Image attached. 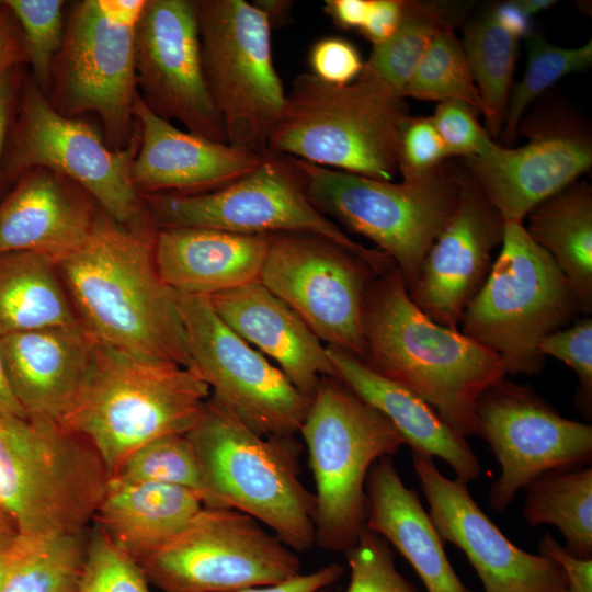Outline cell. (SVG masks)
Returning <instances> with one entry per match:
<instances>
[{
	"mask_svg": "<svg viewBox=\"0 0 592 592\" xmlns=\"http://www.w3.org/2000/svg\"><path fill=\"white\" fill-rule=\"evenodd\" d=\"M156 231L149 223L128 227L99 215L88 240L58 269L80 322L98 341L192 367L174 292L156 265Z\"/></svg>",
	"mask_w": 592,
	"mask_h": 592,
	"instance_id": "cell-1",
	"label": "cell"
},
{
	"mask_svg": "<svg viewBox=\"0 0 592 592\" xmlns=\"http://www.w3.org/2000/svg\"><path fill=\"white\" fill-rule=\"evenodd\" d=\"M363 332L371 369L418 395L462 436L476 434L479 397L506 375L498 354L429 318L396 266L367 286Z\"/></svg>",
	"mask_w": 592,
	"mask_h": 592,
	"instance_id": "cell-2",
	"label": "cell"
},
{
	"mask_svg": "<svg viewBox=\"0 0 592 592\" xmlns=\"http://www.w3.org/2000/svg\"><path fill=\"white\" fill-rule=\"evenodd\" d=\"M109 480L99 453L78 433L0 417V532L39 538L87 531Z\"/></svg>",
	"mask_w": 592,
	"mask_h": 592,
	"instance_id": "cell-3",
	"label": "cell"
},
{
	"mask_svg": "<svg viewBox=\"0 0 592 592\" xmlns=\"http://www.w3.org/2000/svg\"><path fill=\"white\" fill-rule=\"evenodd\" d=\"M209 397L192 367L140 358L98 341L88 380L61 424L91 443L112 476L143 445L186 434Z\"/></svg>",
	"mask_w": 592,
	"mask_h": 592,
	"instance_id": "cell-4",
	"label": "cell"
},
{
	"mask_svg": "<svg viewBox=\"0 0 592 592\" xmlns=\"http://www.w3.org/2000/svg\"><path fill=\"white\" fill-rule=\"evenodd\" d=\"M409 116L405 99L374 79L360 76L332 86L301 73L286 94L266 148L319 167L392 181Z\"/></svg>",
	"mask_w": 592,
	"mask_h": 592,
	"instance_id": "cell-5",
	"label": "cell"
},
{
	"mask_svg": "<svg viewBox=\"0 0 592 592\" xmlns=\"http://www.w3.org/2000/svg\"><path fill=\"white\" fill-rule=\"evenodd\" d=\"M186 436L218 506L252 516L295 551L316 544V497L299 478L293 437L253 432L212 396Z\"/></svg>",
	"mask_w": 592,
	"mask_h": 592,
	"instance_id": "cell-6",
	"label": "cell"
},
{
	"mask_svg": "<svg viewBox=\"0 0 592 592\" xmlns=\"http://www.w3.org/2000/svg\"><path fill=\"white\" fill-rule=\"evenodd\" d=\"M293 161L311 203L328 218L376 243L409 289L456 208L465 168L445 161L420 178L394 183Z\"/></svg>",
	"mask_w": 592,
	"mask_h": 592,
	"instance_id": "cell-7",
	"label": "cell"
},
{
	"mask_svg": "<svg viewBox=\"0 0 592 592\" xmlns=\"http://www.w3.org/2000/svg\"><path fill=\"white\" fill-rule=\"evenodd\" d=\"M299 432L316 482V543L345 553L366 528L371 467L405 441L380 412L332 376L320 379Z\"/></svg>",
	"mask_w": 592,
	"mask_h": 592,
	"instance_id": "cell-8",
	"label": "cell"
},
{
	"mask_svg": "<svg viewBox=\"0 0 592 592\" xmlns=\"http://www.w3.org/2000/svg\"><path fill=\"white\" fill-rule=\"evenodd\" d=\"M580 314L553 258L531 239L524 223L505 221L500 253L459 330L498 354L506 374L536 375L546 358L539 342Z\"/></svg>",
	"mask_w": 592,
	"mask_h": 592,
	"instance_id": "cell-9",
	"label": "cell"
},
{
	"mask_svg": "<svg viewBox=\"0 0 592 592\" xmlns=\"http://www.w3.org/2000/svg\"><path fill=\"white\" fill-rule=\"evenodd\" d=\"M145 2H75L53 68L54 107L68 117L98 115L113 149L127 147L137 132L135 29Z\"/></svg>",
	"mask_w": 592,
	"mask_h": 592,
	"instance_id": "cell-10",
	"label": "cell"
},
{
	"mask_svg": "<svg viewBox=\"0 0 592 592\" xmlns=\"http://www.w3.org/2000/svg\"><path fill=\"white\" fill-rule=\"evenodd\" d=\"M146 197L151 218L159 228L202 227L250 235H317L363 260L376 275L395 266L387 254L353 240L311 203L304 177L289 156L267 150L252 172L213 192Z\"/></svg>",
	"mask_w": 592,
	"mask_h": 592,
	"instance_id": "cell-11",
	"label": "cell"
},
{
	"mask_svg": "<svg viewBox=\"0 0 592 592\" xmlns=\"http://www.w3.org/2000/svg\"><path fill=\"white\" fill-rule=\"evenodd\" d=\"M139 141L137 126L127 147L111 148L103 133L59 113L33 79H26L8 138L3 174L19 179L32 169H48L81 187L117 224L137 227L148 224L130 173Z\"/></svg>",
	"mask_w": 592,
	"mask_h": 592,
	"instance_id": "cell-12",
	"label": "cell"
},
{
	"mask_svg": "<svg viewBox=\"0 0 592 592\" xmlns=\"http://www.w3.org/2000/svg\"><path fill=\"white\" fill-rule=\"evenodd\" d=\"M195 2L204 75L227 143L263 155L286 101L273 64L271 25L246 0Z\"/></svg>",
	"mask_w": 592,
	"mask_h": 592,
	"instance_id": "cell-13",
	"label": "cell"
},
{
	"mask_svg": "<svg viewBox=\"0 0 592 592\" xmlns=\"http://www.w3.org/2000/svg\"><path fill=\"white\" fill-rule=\"evenodd\" d=\"M161 592H238L280 584L300 574L296 551L252 516L203 506L186 526L140 561Z\"/></svg>",
	"mask_w": 592,
	"mask_h": 592,
	"instance_id": "cell-14",
	"label": "cell"
},
{
	"mask_svg": "<svg viewBox=\"0 0 592 592\" xmlns=\"http://www.w3.org/2000/svg\"><path fill=\"white\" fill-rule=\"evenodd\" d=\"M174 295L192 368L210 396L262 436L293 437L299 432L311 398L232 331L208 297Z\"/></svg>",
	"mask_w": 592,
	"mask_h": 592,
	"instance_id": "cell-15",
	"label": "cell"
},
{
	"mask_svg": "<svg viewBox=\"0 0 592 592\" xmlns=\"http://www.w3.org/2000/svg\"><path fill=\"white\" fill-rule=\"evenodd\" d=\"M375 272L333 241L309 234H276L260 283L285 301L321 342L362 362L364 297Z\"/></svg>",
	"mask_w": 592,
	"mask_h": 592,
	"instance_id": "cell-16",
	"label": "cell"
},
{
	"mask_svg": "<svg viewBox=\"0 0 592 592\" xmlns=\"http://www.w3.org/2000/svg\"><path fill=\"white\" fill-rule=\"evenodd\" d=\"M475 417V435L486 440L501 467L489 492L498 512L542 475L591 464L592 426L562 417L526 385L494 383L479 397Z\"/></svg>",
	"mask_w": 592,
	"mask_h": 592,
	"instance_id": "cell-17",
	"label": "cell"
},
{
	"mask_svg": "<svg viewBox=\"0 0 592 592\" xmlns=\"http://www.w3.org/2000/svg\"><path fill=\"white\" fill-rule=\"evenodd\" d=\"M135 68L139 94L152 112L227 143L204 75L195 1L146 0L135 29Z\"/></svg>",
	"mask_w": 592,
	"mask_h": 592,
	"instance_id": "cell-18",
	"label": "cell"
},
{
	"mask_svg": "<svg viewBox=\"0 0 592 592\" xmlns=\"http://www.w3.org/2000/svg\"><path fill=\"white\" fill-rule=\"evenodd\" d=\"M412 464L429 504V516L444 542L466 555L485 592H569L562 568L543 554L509 540L480 510L457 479L446 478L433 458L412 454Z\"/></svg>",
	"mask_w": 592,
	"mask_h": 592,
	"instance_id": "cell-19",
	"label": "cell"
},
{
	"mask_svg": "<svg viewBox=\"0 0 592 592\" xmlns=\"http://www.w3.org/2000/svg\"><path fill=\"white\" fill-rule=\"evenodd\" d=\"M519 147L492 141L465 159V168L504 221L524 223L538 204L563 190L592 166L588 133L568 119L533 123Z\"/></svg>",
	"mask_w": 592,
	"mask_h": 592,
	"instance_id": "cell-20",
	"label": "cell"
},
{
	"mask_svg": "<svg viewBox=\"0 0 592 592\" xmlns=\"http://www.w3.org/2000/svg\"><path fill=\"white\" fill-rule=\"evenodd\" d=\"M504 228V219L465 168L456 208L407 289L412 301L433 321L459 329L466 307L491 270Z\"/></svg>",
	"mask_w": 592,
	"mask_h": 592,
	"instance_id": "cell-21",
	"label": "cell"
},
{
	"mask_svg": "<svg viewBox=\"0 0 592 592\" xmlns=\"http://www.w3.org/2000/svg\"><path fill=\"white\" fill-rule=\"evenodd\" d=\"M133 115L140 141L130 173L140 195L213 192L236 182L262 162L264 153L177 128L152 112L139 92Z\"/></svg>",
	"mask_w": 592,
	"mask_h": 592,
	"instance_id": "cell-22",
	"label": "cell"
},
{
	"mask_svg": "<svg viewBox=\"0 0 592 592\" xmlns=\"http://www.w3.org/2000/svg\"><path fill=\"white\" fill-rule=\"evenodd\" d=\"M96 345L81 322L0 338L9 386L29 418L62 423L88 380Z\"/></svg>",
	"mask_w": 592,
	"mask_h": 592,
	"instance_id": "cell-23",
	"label": "cell"
},
{
	"mask_svg": "<svg viewBox=\"0 0 592 592\" xmlns=\"http://www.w3.org/2000/svg\"><path fill=\"white\" fill-rule=\"evenodd\" d=\"M92 205L65 177L44 168L27 171L0 204V254L34 251L60 260L91 236L99 218Z\"/></svg>",
	"mask_w": 592,
	"mask_h": 592,
	"instance_id": "cell-24",
	"label": "cell"
},
{
	"mask_svg": "<svg viewBox=\"0 0 592 592\" xmlns=\"http://www.w3.org/2000/svg\"><path fill=\"white\" fill-rule=\"evenodd\" d=\"M220 319L311 398L320 379L335 376L319 338L285 301L254 282L208 297Z\"/></svg>",
	"mask_w": 592,
	"mask_h": 592,
	"instance_id": "cell-25",
	"label": "cell"
},
{
	"mask_svg": "<svg viewBox=\"0 0 592 592\" xmlns=\"http://www.w3.org/2000/svg\"><path fill=\"white\" fill-rule=\"evenodd\" d=\"M273 235L202 227L156 231L155 260L173 292L210 297L260 281Z\"/></svg>",
	"mask_w": 592,
	"mask_h": 592,
	"instance_id": "cell-26",
	"label": "cell"
},
{
	"mask_svg": "<svg viewBox=\"0 0 592 592\" xmlns=\"http://www.w3.org/2000/svg\"><path fill=\"white\" fill-rule=\"evenodd\" d=\"M327 349L334 377L380 412L413 453L441 458L465 485L479 478L480 464L466 437L453 430L434 408L355 356L335 348Z\"/></svg>",
	"mask_w": 592,
	"mask_h": 592,
	"instance_id": "cell-27",
	"label": "cell"
},
{
	"mask_svg": "<svg viewBox=\"0 0 592 592\" xmlns=\"http://www.w3.org/2000/svg\"><path fill=\"white\" fill-rule=\"evenodd\" d=\"M366 528L390 543L414 569L428 592H473L452 567L444 540L413 489L406 487L390 457L369 469Z\"/></svg>",
	"mask_w": 592,
	"mask_h": 592,
	"instance_id": "cell-28",
	"label": "cell"
},
{
	"mask_svg": "<svg viewBox=\"0 0 592 592\" xmlns=\"http://www.w3.org/2000/svg\"><path fill=\"white\" fill-rule=\"evenodd\" d=\"M203 506L202 499L185 488L110 477L92 522L139 563L179 534Z\"/></svg>",
	"mask_w": 592,
	"mask_h": 592,
	"instance_id": "cell-29",
	"label": "cell"
},
{
	"mask_svg": "<svg viewBox=\"0 0 592 592\" xmlns=\"http://www.w3.org/2000/svg\"><path fill=\"white\" fill-rule=\"evenodd\" d=\"M524 228L566 277L583 316L592 312V189L576 181L535 206Z\"/></svg>",
	"mask_w": 592,
	"mask_h": 592,
	"instance_id": "cell-30",
	"label": "cell"
},
{
	"mask_svg": "<svg viewBox=\"0 0 592 592\" xmlns=\"http://www.w3.org/2000/svg\"><path fill=\"white\" fill-rule=\"evenodd\" d=\"M79 322L55 259L34 251L0 254V338Z\"/></svg>",
	"mask_w": 592,
	"mask_h": 592,
	"instance_id": "cell-31",
	"label": "cell"
},
{
	"mask_svg": "<svg viewBox=\"0 0 592 592\" xmlns=\"http://www.w3.org/2000/svg\"><path fill=\"white\" fill-rule=\"evenodd\" d=\"M524 489L522 514L527 525H555L568 554L592 558L591 466L544 474Z\"/></svg>",
	"mask_w": 592,
	"mask_h": 592,
	"instance_id": "cell-32",
	"label": "cell"
},
{
	"mask_svg": "<svg viewBox=\"0 0 592 592\" xmlns=\"http://www.w3.org/2000/svg\"><path fill=\"white\" fill-rule=\"evenodd\" d=\"M482 102L486 130L501 135L519 52V39L493 20L490 11L469 21L460 41Z\"/></svg>",
	"mask_w": 592,
	"mask_h": 592,
	"instance_id": "cell-33",
	"label": "cell"
},
{
	"mask_svg": "<svg viewBox=\"0 0 592 592\" xmlns=\"http://www.w3.org/2000/svg\"><path fill=\"white\" fill-rule=\"evenodd\" d=\"M456 21L444 4L405 0L396 31L373 46L360 76L376 80L403 99L405 89L434 36Z\"/></svg>",
	"mask_w": 592,
	"mask_h": 592,
	"instance_id": "cell-34",
	"label": "cell"
},
{
	"mask_svg": "<svg viewBox=\"0 0 592 592\" xmlns=\"http://www.w3.org/2000/svg\"><path fill=\"white\" fill-rule=\"evenodd\" d=\"M88 533L19 538L16 557L1 592H76Z\"/></svg>",
	"mask_w": 592,
	"mask_h": 592,
	"instance_id": "cell-35",
	"label": "cell"
},
{
	"mask_svg": "<svg viewBox=\"0 0 592 592\" xmlns=\"http://www.w3.org/2000/svg\"><path fill=\"white\" fill-rule=\"evenodd\" d=\"M526 67L511 90L501 135L504 143L515 140L528 106L563 77L587 69L592 62V41L578 47L557 46L538 33L525 37Z\"/></svg>",
	"mask_w": 592,
	"mask_h": 592,
	"instance_id": "cell-36",
	"label": "cell"
},
{
	"mask_svg": "<svg viewBox=\"0 0 592 592\" xmlns=\"http://www.w3.org/2000/svg\"><path fill=\"white\" fill-rule=\"evenodd\" d=\"M454 27L446 26L434 36L405 89L403 99L457 101L482 114V102Z\"/></svg>",
	"mask_w": 592,
	"mask_h": 592,
	"instance_id": "cell-37",
	"label": "cell"
},
{
	"mask_svg": "<svg viewBox=\"0 0 592 592\" xmlns=\"http://www.w3.org/2000/svg\"><path fill=\"white\" fill-rule=\"evenodd\" d=\"M124 481L156 482L195 492L204 506L221 508L209 492L186 434L156 439L133 452L111 476Z\"/></svg>",
	"mask_w": 592,
	"mask_h": 592,
	"instance_id": "cell-38",
	"label": "cell"
},
{
	"mask_svg": "<svg viewBox=\"0 0 592 592\" xmlns=\"http://www.w3.org/2000/svg\"><path fill=\"white\" fill-rule=\"evenodd\" d=\"M15 19L33 81L46 94L55 60L61 49L66 22L62 0L0 1Z\"/></svg>",
	"mask_w": 592,
	"mask_h": 592,
	"instance_id": "cell-39",
	"label": "cell"
},
{
	"mask_svg": "<svg viewBox=\"0 0 592 592\" xmlns=\"http://www.w3.org/2000/svg\"><path fill=\"white\" fill-rule=\"evenodd\" d=\"M148 584L139 565L94 524L76 592H150Z\"/></svg>",
	"mask_w": 592,
	"mask_h": 592,
	"instance_id": "cell-40",
	"label": "cell"
},
{
	"mask_svg": "<svg viewBox=\"0 0 592 592\" xmlns=\"http://www.w3.org/2000/svg\"><path fill=\"white\" fill-rule=\"evenodd\" d=\"M345 557L350 582L345 592H419L396 567L389 543L365 528Z\"/></svg>",
	"mask_w": 592,
	"mask_h": 592,
	"instance_id": "cell-41",
	"label": "cell"
},
{
	"mask_svg": "<svg viewBox=\"0 0 592 592\" xmlns=\"http://www.w3.org/2000/svg\"><path fill=\"white\" fill-rule=\"evenodd\" d=\"M543 356H551L570 367L579 386L576 408L585 419L592 417V319L583 316L571 326L545 337L538 344Z\"/></svg>",
	"mask_w": 592,
	"mask_h": 592,
	"instance_id": "cell-42",
	"label": "cell"
},
{
	"mask_svg": "<svg viewBox=\"0 0 592 592\" xmlns=\"http://www.w3.org/2000/svg\"><path fill=\"white\" fill-rule=\"evenodd\" d=\"M449 158L432 118L409 116L399 144L398 171L402 181L420 178Z\"/></svg>",
	"mask_w": 592,
	"mask_h": 592,
	"instance_id": "cell-43",
	"label": "cell"
},
{
	"mask_svg": "<svg viewBox=\"0 0 592 592\" xmlns=\"http://www.w3.org/2000/svg\"><path fill=\"white\" fill-rule=\"evenodd\" d=\"M477 114L463 102L437 104L431 118L451 157L470 158L494 141L478 122Z\"/></svg>",
	"mask_w": 592,
	"mask_h": 592,
	"instance_id": "cell-44",
	"label": "cell"
},
{
	"mask_svg": "<svg viewBox=\"0 0 592 592\" xmlns=\"http://www.w3.org/2000/svg\"><path fill=\"white\" fill-rule=\"evenodd\" d=\"M308 61L319 80L332 86H345L355 81L364 67L356 46L339 36L322 37L309 50Z\"/></svg>",
	"mask_w": 592,
	"mask_h": 592,
	"instance_id": "cell-45",
	"label": "cell"
},
{
	"mask_svg": "<svg viewBox=\"0 0 592 592\" xmlns=\"http://www.w3.org/2000/svg\"><path fill=\"white\" fill-rule=\"evenodd\" d=\"M539 554L554 559L563 570L569 592H592V558H577L547 532L538 544Z\"/></svg>",
	"mask_w": 592,
	"mask_h": 592,
	"instance_id": "cell-46",
	"label": "cell"
},
{
	"mask_svg": "<svg viewBox=\"0 0 592 592\" xmlns=\"http://www.w3.org/2000/svg\"><path fill=\"white\" fill-rule=\"evenodd\" d=\"M405 0H371L369 10L358 32L376 46L396 31L403 12Z\"/></svg>",
	"mask_w": 592,
	"mask_h": 592,
	"instance_id": "cell-47",
	"label": "cell"
},
{
	"mask_svg": "<svg viewBox=\"0 0 592 592\" xmlns=\"http://www.w3.org/2000/svg\"><path fill=\"white\" fill-rule=\"evenodd\" d=\"M344 568L337 563H328L316 571L298 574L295 578L275 585L259 587L238 592H329L342 577Z\"/></svg>",
	"mask_w": 592,
	"mask_h": 592,
	"instance_id": "cell-48",
	"label": "cell"
},
{
	"mask_svg": "<svg viewBox=\"0 0 592 592\" xmlns=\"http://www.w3.org/2000/svg\"><path fill=\"white\" fill-rule=\"evenodd\" d=\"M19 68L20 65H15L0 70V181L13 112L16 110L22 84Z\"/></svg>",
	"mask_w": 592,
	"mask_h": 592,
	"instance_id": "cell-49",
	"label": "cell"
},
{
	"mask_svg": "<svg viewBox=\"0 0 592 592\" xmlns=\"http://www.w3.org/2000/svg\"><path fill=\"white\" fill-rule=\"evenodd\" d=\"M26 62L20 27L0 2V70Z\"/></svg>",
	"mask_w": 592,
	"mask_h": 592,
	"instance_id": "cell-50",
	"label": "cell"
},
{
	"mask_svg": "<svg viewBox=\"0 0 592 592\" xmlns=\"http://www.w3.org/2000/svg\"><path fill=\"white\" fill-rule=\"evenodd\" d=\"M371 0H327L323 11L343 30L358 31L366 21Z\"/></svg>",
	"mask_w": 592,
	"mask_h": 592,
	"instance_id": "cell-51",
	"label": "cell"
},
{
	"mask_svg": "<svg viewBox=\"0 0 592 592\" xmlns=\"http://www.w3.org/2000/svg\"><path fill=\"white\" fill-rule=\"evenodd\" d=\"M497 24L511 36L525 38L532 31L531 16H528L515 0L501 2L490 10Z\"/></svg>",
	"mask_w": 592,
	"mask_h": 592,
	"instance_id": "cell-52",
	"label": "cell"
},
{
	"mask_svg": "<svg viewBox=\"0 0 592 592\" xmlns=\"http://www.w3.org/2000/svg\"><path fill=\"white\" fill-rule=\"evenodd\" d=\"M253 4L266 16L271 27H277L288 23L294 2L286 0H257Z\"/></svg>",
	"mask_w": 592,
	"mask_h": 592,
	"instance_id": "cell-53",
	"label": "cell"
},
{
	"mask_svg": "<svg viewBox=\"0 0 592 592\" xmlns=\"http://www.w3.org/2000/svg\"><path fill=\"white\" fill-rule=\"evenodd\" d=\"M0 417H20L29 418L14 397L3 367L0 352Z\"/></svg>",
	"mask_w": 592,
	"mask_h": 592,
	"instance_id": "cell-54",
	"label": "cell"
},
{
	"mask_svg": "<svg viewBox=\"0 0 592 592\" xmlns=\"http://www.w3.org/2000/svg\"><path fill=\"white\" fill-rule=\"evenodd\" d=\"M19 538L0 532V592L16 557Z\"/></svg>",
	"mask_w": 592,
	"mask_h": 592,
	"instance_id": "cell-55",
	"label": "cell"
},
{
	"mask_svg": "<svg viewBox=\"0 0 592 592\" xmlns=\"http://www.w3.org/2000/svg\"><path fill=\"white\" fill-rule=\"evenodd\" d=\"M522 10L528 15L538 14L551 8L556 1L554 0H515Z\"/></svg>",
	"mask_w": 592,
	"mask_h": 592,
	"instance_id": "cell-56",
	"label": "cell"
}]
</instances>
